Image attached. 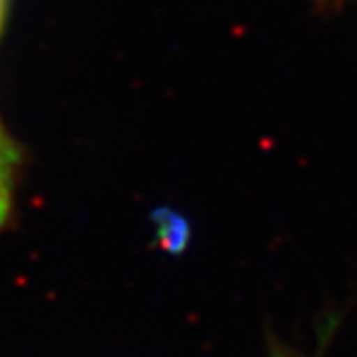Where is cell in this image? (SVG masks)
Segmentation results:
<instances>
[{
	"mask_svg": "<svg viewBox=\"0 0 357 357\" xmlns=\"http://www.w3.org/2000/svg\"><path fill=\"white\" fill-rule=\"evenodd\" d=\"M273 357H289V355H284L282 351H275V353H273Z\"/></svg>",
	"mask_w": 357,
	"mask_h": 357,
	"instance_id": "277c9868",
	"label": "cell"
},
{
	"mask_svg": "<svg viewBox=\"0 0 357 357\" xmlns=\"http://www.w3.org/2000/svg\"><path fill=\"white\" fill-rule=\"evenodd\" d=\"M17 166V151L9 136L0 125V226H3L11 213V198H13V178Z\"/></svg>",
	"mask_w": 357,
	"mask_h": 357,
	"instance_id": "6da1fadb",
	"label": "cell"
},
{
	"mask_svg": "<svg viewBox=\"0 0 357 357\" xmlns=\"http://www.w3.org/2000/svg\"><path fill=\"white\" fill-rule=\"evenodd\" d=\"M5 11H7V0H0V29H3V20H5Z\"/></svg>",
	"mask_w": 357,
	"mask_h": 357,
	"instance_id": "7a4b0ae2",
	"label": "cell"
},
{
	"mask_svg": "<svg viewBox=\"0 0 357 357\" xmlns=\"http://www.w3.org/2000/svg\"><path fill=\"white\" fill-rule=\"evenodd\" d=\"M321 3H323L325 7H336V5L342 3V0H321Z\"/></svg>",
	"mask_w": 357,
	"mask_h": 357,
	"instance_id": "3957f363",
	"label": "cell"
}]
</instances>
